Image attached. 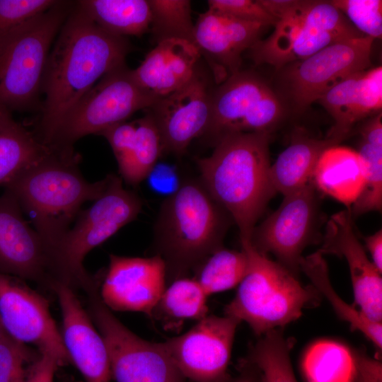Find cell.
Instances as JSON below:
<instances>
[{"label":"cell","instance_id":"obj_1","mask_svg":"<svg viewBox=\"0 0 382 382\" xmlns=\"http://www.w3.org/2000/svg\"><path fill=\"white\" fill-rule=\"evenodd\" d=\"M126 37L100 28L77 1L64 22L47 62L42 86L44 100L33 132L47 146L57 127L105 74L125 64Z\"/></svg>","mask_w":382,"mask_h":382},{"label":"cell","instance_id":"obj_2","mask_svg":"<svg viewBox=\"0 0 382 382\" xmlns=\"http://www.w3.org/2000/svg\"><path fill=\"white\" fill-rule=\"evenodd\" d=\"M270 134H230L198 158L200 181L237 225L241 239H250L254 228L276 192L270 170Z\"/></svg>","mask_w":382,"mask_h":382},{"label":"cell","instance_id":"obj_3","mask_svg":"<svg viewBox=\"0 0 382 382\" xmlns=\"http://www.w3.org/2000/svg\"><path fill=\"white\" fill-rule=\"evenodd\" d=\"M80 161L74 149H52L4 186L30 217L55 258L58 245L82 205L96 199L107 185V176L95 183L87 181L79 170Z\"/></svg>","mask_w":382,"mask_h":382},{"label":"cell","instance_id":"obj_4","mask_svg":"<svg viewBox=\"0 0 382 382\" xmlns=\"http://www.w3.org/2000/svg\"><path fill=\"white\" fill-rule=\"evenodd\" d=\"M228 217L200 180H184L165 199L155 224L154 243L156 255L165 262L166 282L187 277L222 248Z\"/></svg>","mask_w":382,"mask_h":382},{"label":"cell","instance_id":"obj_5","mask_svg":"<svg viewBox=\"0 0 382 382\" xmlns=\"http://www.w3.org/2000/svg\"><path fill=\"white\" fill-rule=\"evenodd\" d=\"M248 257L246 273L224 315L245 322L260 337L299 318L306 308L317 306L320 294L303 286L296 275L277 261L257 250L250 239H241Z\"/></svg>","mask_w":382,"mask_h":382},{"label":"cell","instance_id":"obj_6","mask_svg":"<svg viewBox=\"0 0 382 382\" xmlns=\"http://www.w3.org/2000/svg\"><path fill=\"white\" fill-rule=\"evenodd\" d=\"M258 1L277 21L272 33L250 49V57L276 71L335 42L364 35L330 1Z\"/></svg>","mask_w":382,"mask_h":382},{"label":"cell","instance_id":"obj_7","mask_svg":"<svg viewBox=\"0 0 382 382\" xmlns=\"http://www.w3.org/2000/svg\"><path fill=\"white\" fill-rule=\"evenodd\" d=\"M74 4L58 1L0 36V106L11 112L39 104L51 48Z\"/></svg>","mask_w":382,"mask_h":382},{"label":"cell","instance_id":"obj_8","mask_svg":"<svg viewBox=\"0 0 382 382\" xmlns=\"http://www.w3.org/2000/svg\"><path fill=\"white\" fill-rule=\"evenodd\" d=\"M107 179L103 193L90 207L80 212L75 224L64 236L56 250L64 283L86 294L100 284L84 268L86 255L134 220L142 207L140 197L123 187L122 178L110 174Z\"/></svg>","mask_w":382,"mask_h":382},{"label":"cell","instance_id":"obj_9","mask_svg":"<svg viewBox=\"0 0 382 382\" xmlns=\"http://www.w3.org/2000/svg\"><path fill=\"white\" fill-rule=\"evenodd\" d=\"M154 103L136 81L132 69L122 64L105 74L79 99L61 120L47 146L73 149L79 139L99 135L136 112L149 109Z\"/></svg>","mask_w":382,"mask_h":382},{"label":"cell","instance_id":"obj_10","mask_svg":"<svg viewBox=\"0 0 382 382\" xmlns=\"http://www.w3.org/2000/svg\"><path fill=\"white\" fill-rule=\"evenodd\" d=\"M374 40L366 35L340 40L277 70L274 89L288 113L304 112L332 86L368 69Z\"/></svg>","mask_w":382,"mask_h":382},{"label":"cell","instance_id":"obj_11","mask_svg":"<svg viewBox=\"0 0 382 382\" xmlns=\"http://www.w3.org/2000/svg\"><path fill=\"white\" fill-rule=\"evenodd\" d=\"M287 115L281 98L260 75L240 70L212 91L211 120L205 134L214 144L233 134H270Z\"/></svg>","mask_w":382,"mask_h":382},{"label":"cell","instance_id":"obj_12","mask_svg":"<svg viewBox=\"0 0 382 382\" xmlns=\"http://www.w3.org/2000/svg\"><path fill=\"white\" fill-rule=\"evenodd\" d=\"M99 289L88 294L89 314L100 332L116 382H185L161 342L144 340L123 325L102 301Z\"/></svg>","mask_w":382,"mask_h":382},{"label":"cell","instance_id":"obj_13","mask_svg":"<svg viewBox=\"0 0 382 382\" xmlns=\"http://www.w3.org/2000/svg\"><path fill=\"white\" fill-rule=\"evenodd\" d=\"M239 323L225 315H207L185 333L161 344L184 378L224 382L229 377L227 369Z\"/></svg>","mask_w":382,"mask_h":382},{"label":"cell","instance_id":"obj_14","mask_svg":"<svg viewBox=\"0 0 382 382\" xmlns=\"http://www.w3.org/2000/svg\"><path fill=\"white\" fill-rule=\"evenodd\" d=\"M313 181L286 195L278 207L254 228L250 242L297 277L303 250L311 243L317 224L318 201Z\"/></svg>","mask_w":382,"mask_h":382},{"label":"cell","instance_id":"obj_15","mask_svg":"<svg viewBox=\"0 0 382 382\" xmlns=\"http://www.w3.org/2000/svg\"><path fill=\"white\" fill-rule=\"evenodd\" d=\"M23 213L10 193L0 196V272L53 291L64 284L54 255Z\"/></svg>","mask_w":382,"mask_h":382},{"label":"cell","instance_id":"obj_16","mask_svg":"<svg viewBox=\"0 0 382 382\" xmlns=\"http://www.w3.org/2000/svg\"><path fill=\"white\" fill-rule=\"evenodd\" d=\"M0 323L6 335L40 352L70 362L62 333L52 317L47 299L21 279L0 272Z\"/></svg>","mask_w":382,"mask_h":382},{"label":"cell","instance_id":"obj_17","mask_svg":"<svg viewBox=\"0 0 382 382\" xmlns=\"http://www.w3.org/2000/svg\"><path fill=\"white\" fill-rule=\"evenodd\" d=\"M166 286V265L159 255H110L99 294L110 310L141 312L151 317Z\"/></svg>","mask_w":382,"mask_h":382},{"label":"cell","instance_id":"obj_18","mask_svg":"<svg viewBox=\"0 0 382 382\" xmlns=\"http://www.w3.org/2000/svg\"><path fill=\"white\" fill-rule=\"evenodd\" d=\"M212 91L197 71L176 91L148 110L158 129L163 151L183 154L195 138L207 132L211 120Z\"/></svg>","mask_w":382,"mask_h":382},{"label":"cell","instance_id":"obj_19","mask_svg":"<svg viewBox=\"0 0 382 382\" xmlns=\"http://www.w3.org/2000/svg\"><path fill=\"white\" fill-rule=\"evenodd\" d=\"M265 27L209 8L199 15L193 42L207 62L216 84L241 70L242 54L260 39Z\"/></svg>","mask_w":382,"mask_h":382},{"label":"cell","instance_id":"obj_20","mask_svg":"<svg viewBox=\"0 0 382 382\" xmlns=\"http://www.w3.org/2000/svg\"><path fill=\"white\" fill-rule=\"evenodd\" d=\"M318 251L322 255L332 254L345 258L350 272L355 304L369 320L381 323V273L369 260L355 234L350 209L341 211L330 217L323 245Z\"/></svg>","mask_w":382,"mask_h":382},{"label":"cell","instance_id":"obj_21","mask_svg":"<svg viewBox=\"0 0 382 382\" xmlns=\"http://www.w3.org/2000/svg\"><path fill=\"white\" fill-rule=\"evenodd\" d=\"M53 291L61 309V333L70 362L79 369L86 382H110L112 374L104 341L75 289L66 284H59Z\"/></svg>","mask_w":382,"mask_h":382},{"label":"cell","instance_id":"obj_22","mask_svg":"<svg viewBox=\"0 0 382 382\" xmlns=\"http://www.w3.org/2000/svg\"><path fill=\"white\" fill-rule=\"evenodd\" d=\"M318 101L334 120L326 137L340 144L357 122L381 112V66L348 76L330 88Z\"/></svg>","mask_w":382,"mask_h":382},{"label":"cell","instance_id":"obj_23","mask_svg":"<svg viewBox=\"0 0 382 382\" xmlns=\"http://www.w3.org/2000/svg\"><path fill=\"white\" fill-rule=\"evenodd\" d=\"M201 57L192 42L166 40L158 42L132 72L138 84L156 102L190 81L197 72Z\"/></svg>","mask_w":382,"mask_h":382},{"label":"cell","instance_id":"obj_24","mask_svg":"<svg viewBox=\"0 0 382 382\" xmlns=\"http://www.w3.org/2000/svg\"><path fill=\"white\" fill-rule=\"evenodd\" d=\"M99 135L108 141L122 178L132 185L146 178L163 151L158 129L149 113L115 125Z\"/></svg>","mask_w":382,"mask_h":382},{"label":"cell","instance_id":"obj_25","mask_svg":"<svg viewBox=\"0 0 382 382\" xmlns=\"http://www.w3.org/2000/svg\"><path fill=\"white\" fill-rule=\"evenodd\" d=\"M312 181L316 188L350 209L364 189L365 166L357 151L340 144L332 146L319 157Z\"/></svg>","mask_w":382,"mask_h":382},{"label":"cell","instance_id":"obj_26","mask_svg":"<svg viewBox=\"0 0 382 382\" xmlns=\"http://www.w3.org/2000/svg\"><path fill=\"white\" fill-rule=\"evenodd\" d=\"M338 144L327 137L315 138L301 130L296 132L290 144L270 166V180L275 192L284 196L312 181L316 165L322 153Z\"/></svg>","mask_w":382,"mask_h":382},{"label":"cell","instance_id":"obj_27","mask_svg":"<svg viewBox=\"0 0 382 382\" xmlns=\"http://www.w3.org/2000/svg\"><path fill=\"white\" fill-rule=\"evenodd\" d=\"M52 151L0 106V185L5 186Z\"/></svg>","mask_w":382,"mask_h":382},{"label":"cell","instance_id":"obj_28","mask_svg":"<svg viewBox=\"0 0 382 382\" xmlns=\"http://www.w3.org/2000/svg\"><path fill=\"white\" fill-rule=\"evenodd\" d=\"M77 4L100 28L112 35L140 36L150 30L149 0H83Z\"/></svg>","mask_w":382,"mask_h":382},{"label":"cell","instance_id":"obj_29","mask_svg":"<svg viewBox=\"0 0 382 382\" xmlns=\"http://www.w3.org/2000/svg\"><path fill=\"white\" fill-rule=\"evenodd\" d=\"M382 114L369 118L359 130L361 139L357 151L366 170L364 189L350 208L353 218L382 207Z\"/></svg>","mask_w":382,"mask_h":382},{"label":"cell","instance_id":"obj_30","mask_svg":"<svg viewBox=\"0 0 382 382\" xmlns=\"http://www.w3.org/2000/svg\"><path fill=\"white\" fill-rule=\"evenodd\" d=\"M301 368L307 382H357V352L334 340H318L306 351Z\"/></svg>","mask_w":382,"mask_h":382},{"label":"cell","instance_id":"obj_31","mask_svg":"<svg viewBox=\"0 0 382 382\" xmlns=\"http://www.w3.org/2000/svg\"><path fill=\"white\" fill-rule=\"evenodd\" d=\"M300 270L309 278L320 294L327 299L337 315L347 322L352 330L363 333L379 350L382 347V325L366 318L354 306L345 302L332 288L328 268L323 255L318 251L302 257Z\"/></svg>","mask_w":382,"mask_h":382},{"label":"cell","instance_id":"obj_32","mask_svg":"<svg viewBox=\"0 0 382 382\" xmlns=\"http://www.w3.org/2000/svg\"><path fill=\"white\" fill-rule=\"evenodd\" d=\"M207 298L194 278H178L166 286L151 317L168 328L185 320H199L208 315Z\"/></svg>","mask_w":382,"mask_h":382},{"label":"cell","instance_id":"obj_33","mask_svg":"<svg viewBox=\"0 0 382 382\" xmlns=\"http://www.w3.org/2000/svg\"><path fill=\"white\" fill-rule=\"evenodd\" d=\"M245 252L223 247L208 256L194 270V278L209 296L238 286L246 273Z\"/></svg>","mask_w":382,"mask_h":382},{"label":"cell","instance_id":"obj_34","mask_svg":"<svg viewBox=\"0 0 382 382\" xmlns=\"http://www.w3.org/2000/svg\"><path fill=\"white\" fill-rule=\"evenodd\" d=\"M291 347L282 328L274 329L250 346L247 358L258 369L262 382H297L290 359Z\"/></svg>","mask_w":382,"mask_h":382},{"label":"cell","instance_id":"obj_35","mask_svg":"<svg viewBox=\"0 0 382 382\" xmlns=\"http://www.w3.org/2000/svg\"><path fill=\"white\" fill-rule=\"evenodd\" d=\"M150 30L156 42L179 39L193 42L195 23L188 0H149ZM195 45V44H194Z\"/></svg>","mask_w":382,"mask_h":382},{"label":"cell","instance_id":"obj_36","mask_svg":"<svg viewBox=\"0 0 382 382\" xmlns=\"http://www.w3.org/2000/svg\"><path fill=\"white\" fill-rule=\"evenodd\" d=\"M39 354L6 333L0 337V382H25L29 369Z\"/></svg>","mask_w":382,"mask_h":382},{"label":"cell","instance_id":"obj_37","mask_svg":"<svg viewBox=\"0 0 382 382\" xmlns=\"http://www.w3.org/2000/svg\"><path fill=\"white\" fill-rule=\"evenodd\" d=\"M337 8L362 34L374 39L382 35L381 0H333Z\"/></svg>","mask_w":382,"mask_h":382},{"label":"cell","instance_id":"obj_38","mask_svg":"<svg viewBox=\"0 0 382 382\" xmlns=\"http://www.w3.org/2000/svg\"><path fill=\"white\" fill-rule=\"evenodd\" d=\"M57 1L0 0V36L47 11Z\"/></svg>","mask_w":382,"mask_h":382},{"label":"cell","instance_id":"obj_39","mask_svg":"<svg viewBox=\"0 0 382 382\" xmlns=\"http://www.w3.org/2000/svg\"><path fill=\"white\" fill-rule=\"evenodd\" d=\"M209 9L238 20L274 25L276 18L270 14L258 0H209Z\"/></svg>","mask_w":382,"mask_h":382},{"label":"cell","instance_id":"obj_40","mask_svg":"<svg viewBox=\"0 0 382 382\" xmlns=\"http://www.w3.org/2000/svg\"><path fill=\"white\" fill-rule=\"evenodd\" d=\"M147 178H150L149 183L153 189L158 192L168 194L167 197L174 193L183 181H179L173 168L158 162L151 169Z\"/></svg>","mask_w":382,"mask_h":382},{"label":"cell","instance_id":"obj_41","mask_svg":"<svg viewBox=\"0 0 382 382\" xmlns=\"http://www.w3.org/2000/svg\"><path fill=\"white\" fill-rule=\"evenodd\" d=\"M59 359L49 352H40L30 366L25 382H54Z\"/></svg>","mask_w":382,"mask_h":382},{"label":"cell","instance_id":"obj_42","mask_svg":"<svg viewBox=\"0 0 382 382\" xmlns=\"http://www.w3.org/2000/svg\"><path fill=\"white\" fill-rule=\"evenodd\" d=\"M238 367V374L224 382H262L258 369L247 357L242 359Z\"/></svg>","mask_w":382,"mask_h":382},{"label":"cell","instance_id":"obj_43","mask_svg":"<svg viewBox=\"0 0 382 382\" xmlns=\"http://www.w3.org/2000/svg\"><path fill=\"white\" fill-rule=\"evenodd\" d=\"M366 246L370 253L371 262L380 273L382 272V231L364 238Z\"/></svg>","mask_w":382,"mask_h":382},{"label":"cell","instance_id":"obj_44","mask_svg":"<svg viewBox=\"0 0 382 382\" xmlns=\"http://www.w3.org/2000/svg\"><path fill=\"white\" fill-rule=\"evenodd\" d=\"M4 334H5V332H4L1 325L0 323V337Z\"/></svg>","mask_w":382,"mask_h":382}]
</instances>
